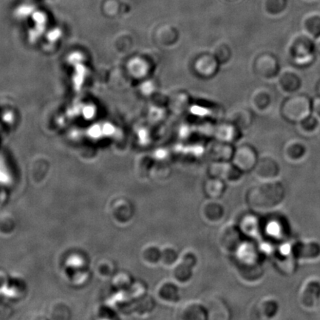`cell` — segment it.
<instances>
[{
	"mask_svg": "<svg viewBox=\"0 0 320 320\" xmlns=\"http://www.w3.org/2000/svg\"><path fill=\"white\" fill-rule=\"evenodd\" d=\"M284 190L280 183L268 182L256 186L247 193V203L254 208H271L281 203Z\"/></svg>",
	"mask_w": 320,
	"mask_h": 320,
	"instance_id": "obj_1",
	"label": "cell"
},
{
	"mask_svg": "<svg viewBox=\"0 0 320 320\" xmlns=\"http://www.w3.org/2000/svg\"><path fill=\"white\" fill-rule=\"evenodd\" d=\"M315 42L307 33L296 34L290 41L288 54L297 66L311 65L315 58Z\"/></svg>",
	"mask_w": 320,
	"mask_h": 320,
	"instance_id": "obj_2",
	"label": "cell"
},
{
	"mask_svg": "<svg viewBox=\"0 0 320 320\" xmlns=\"http://www.w3.org/2000/svg\"><path fill=\"white\" fill-rule=\"evenodd\" d=\"M312 113V100L305 94L289 96L283 102L281 113L286 120L299 123Z\"/></svg>",
	"mask_w": 320,
	"mask_h": 320,
	"instance_id": "obj_3",
	"label": "cell"
},
{
	"mask_svg": "<svg viewBox=\"0 0 320 320\" xmlns=\"http://www.w3.org/2000/svg\"><path fill=\"white\" fill-rule=\"evenodd\" d=\"M109 214L112 221L118 226H128L134 217V206L126 197H118L111 202Z\"/></svg>",
	"mask_w": 320,
	"mask_h": 320,
	"instance_id": "obj_4",
	"label": "cell"
},
{
	"mask_svg": "<svg viewBox=\"0 0 320 320\" xmlns=\"http://www.w3.org/2000/svg\"><path fill=\"white\" fill-rule=\"evenodd\" d=\"M254 71L257 76L264 79H271L278 76L280 63L277 56L268 52L261 53L254 61Z\"/></svg>",
	"mask_w": 320,
	"mask_h": 320,
	"instance_id": "obj_5",
	"label": "cell"
},
{
	"mask_svg": "<svg viewBox=\"0 0 320 320\" xmlns=\"http://www.w3.org/2000/svg\"><path fill=\"white\" fill-rule=\"evenodd\" d=\"M232 163L243 172L252 170L257 164L258 157L257 151L252 146L245 144L234 150Z\"/></svg>",
	"mask_w": 320,
	"mask_h": 320,
	"instance_id": "obj_6",
	"label": "cell"
},
{
	"mask_svg": "<svg viewBox=\"0 0 320 320\" xmlns=\"http://www.w3.org/2000/svg\"><path fill=\"white\" fill-rule=\"evenodd\" d=\"M219 245L226 252H235L241 244L240 230L235 225L223 226L218 234Z\"/></svg>",
	"mask_w": 320,
	"mask_h": 320,
	"instance_id": "obj_7",
	"label": "cell"
},
{
	"mask_svg": "<svg viewBox=\"0 0 320 320\" xmlns=\"http://www.w3.org/2000/svg\"><path fill=\"white\" fill-rule=\"evenodd\" d=\"M210 177L219 178L229 182H235L241 177L243 171L229 162L214 161L207 169Z\"/></svg>",
	"mask_w": 320,
	"mask_h": 320,
	"instance_id": "obj_8",
	"label": "cell"
},
{
	"mask_svg": "<svg viewBox=\"0 0 320 320\" xmlns=\"http://www.w3.org/2000/svg\"><path fill=\"white\" fill-rule=\"evenodd\" d=\"M156 297L159 301L166 305H176L181 300L180 285L173 280L162 282L156 288Z\"/></svg>",
	"mask_w": 320,
	"mask_h": 320,
	"instance_id": "obj_9",
	"label": "cell"
},
{
	"mask_svg": "<svg viewBox=\"0 0 320 320\" xmlns=\"http://www.w3.org/2000/svg\"><path fill=\"white\" fill-rule=\"evenodd\" d=\"M200 216L208 224H218L224 218V207L218 200L207 199L200 207Z\"/></svg>",
	"mask_w": 320,
	"mask_h": 320,
	"instance_id": "obj_10",
	"label": "cell"
},
{
	"mask_svg": "<svg viewBox=\"0 0 320 320\" xmlns=\"http://www.w3.org/2000/svg\"><path fill=\"white\" fill-rule=\"evenodd\" d=\"M176 318L180 320H207L206 307L200 301H187L177 310Z\"/></svg>",
	"mask_w": 320,
	"mask_h": 320,
	"instance_id": "obj_11",
	"label": "cell"
},
{
	"mask_svg": "<svg viewBox=\"0 0 320 320\" xmlns=\"http://www.w3.org/2000/svg\"><path fill=\"white\" fill-rule=\"evenodd\" d=\"M207 320H226L230 318V312L226 302L219 297H213L205 302Z\"/></svg>",
	"mask_w": 320,
	"mask_h": 320,
	"instance_id": "obj_12",
	"label": "cell"
},
{
	"mask_svg": "<svg viewBox=\"0 0 320 320\" xmlns=\"http://www.w3.org/2000/svg\"><path fill=\"white\" fill-rule=\"evenodd\" d=\"M278 84L283 92L294 94L301 86V79L298 74L291 69H285L278 75Z\"/></svg>",
	"mask_w": 320,
	"mask_h": 320,
	"instance_id": "obj_13",
	"label": "cell"
},
{
	"mask_svg": "<svg viewBox=\"0 0 320 320\" xmlns=\"http://www.w3.org/2000/svg\"><path fill=\"white\" fill-rule=\"evenodd\" d=\"M256 174L264 179H271L279 174L280 167L275 159L270 156H264L257 160L255 167Z\"/></svg>",
	"mask_w": 320,
	"mask_h": 320,
	"instance_id": "obj_14",
	"label": "cell"
},
{
	"mask_svg": "<svg viewBox=\"0 0 320 320\" xmlns=\"http://www.w3.org/2000/svg\"><path fill=\"white\" fill-rule=\"evenodd\" d=\"M203 188L207 199L218 200L226 191V182L219 178L209 176L203 183Z\"/></svg>",
	"mask_w": 320,
	"mask_h": 320,
	"instance_id": "obj_15",
	"label": "cell"
},
{
	"mask_svg": "<svg viewBox=\"0 0 320 320\" xmlns=\"http://www.w3.org/2000/svg\"><path fill=\"white\" fill-rule=\"evenodd\" d=\"M193 270L190 266L179 260L171 268L172 280L179 285L188 284L193 278Z\"/></svg>",
	"mask_w": 320,
	"mask_h": 320,
	"instance_id": "obj_16",
	"label": "cell"
},
{
	"mask_svg": "<svg viewBox=\"0 0 320 320\" xmlns=\"http://www.w3.org/2000/svg\"><path fill=\"white\" fill-rule=\"evenodd\" d=\"M142 263L149 267H154L160 264L161 247L156 244H148L142 247L140 252Z\"/></svg>",
	"mask_w": 320,
	"mask_h": 320,
	"instance_id": "obj_17",
	"label": "cell"
},
{
	"mask_svg": "<svg viewBox=\"0 0 320 320\" xmlns=\"http://www.w3.org/2000/svg\"><path fill=\"white\" fill-rule=\"evenodd\" d=\"M234 152L230 143L226 142H218L210 149V155L214 161L229 162L232 159Z\"/></svg>",
	"mask_w": 320,
	"mask_h": 320,
	"instance_id": "obj_18",
	"label": "cell"
},
{
	"mask_svg": "<svg viewBox=\"0 0 320 320\" xmlns=\"http://www.w3.org/2000/svg\"><path fill=\"white\" fill-rule=\"evenodd\" d=\"M251 102L257 111L264 112L272 103V96L267 88H258L253 93Z\"/></svg>",
	"mask_w": 320,
	"mask_h": 320,
	"instance_id": "obj_19",
	"label": "cell"
},
{
	"mask_svg": "<svg viewBox=\"0 0 320 320\" xmlns=\"http://www.w3.org/2000/svg\"><path fill=\"white\" fill-rule=\"evenodd\" d=\"M134 278L131 273L126 271H116L111 278V284L115 291L128 290Z\"/></svg>",
	"mask_w": 320,
	"mask_h": 320,
	"instance_id": "obj_20",
	"label": "cell"
},
{
	"mask_svg": "<svg viewBox=\"0 0 320 320\" xmlns=\"http://www.w3.org/2000/svg\"><path fill=\"white\" fill-rule=\"evenodd\" d=\"M180 257V252L174 246L167 245L161 247L160 264L165 268H171L179 262Z\"/></svg>",
	"mask_w": 320,
	"mask_h": 320,
	"instance_id": "obj_21",
	"label": "cell"
},
{
	"mask_svg": "<svg viewBox=\"0 0 320 320\" xmlns=\"http://www.w3.org/2000/svg\"><path fill=\"white\" fill-rule=\"evenodd\" d=\"M252 112L248 109H240L233 112L230 116V122L239 129H246L251 126L253 122Z\"/></svg>",
	"mask_w": 320,
	"mask_h": 320,
	"instance_id": "obj_22",
	"label": "cell"
},
{
	"mask_svg": "<svg viewBox=\"0 0 320 320\" xmlns=\"http://www.w3.org/2000/svg\"><path fill=\"white\" fill-rule=\"evenodd\" d=\"M155 300L151 296L147 295L142 297L133 302V314L139 317L148 316L154 310Z\"/></svg>",
	"mask_w": 320,
	"mask_h": 320,
	"instance_id": "obj_23",
	"label": "cell"
},
{
	"mask_svg": "<svg viewBox=\"0 0 320 320\" xmlns=\"http://www.w3.org/2000/svg\"><path fill=\"white\" fill-rule=\"evenodd\" d=\"M302 26L305 33L313 38H317L320 36V15L318 14H311L305 17L302 22Z\"/></svg>",
	"mask_w": 320,
	"mask_h": 320,
	"instance_id": "obj_24",
	"label": "cell"
},
{
	"mask_svg": "<svg viewBox=\"0 0 320 320\" xmlns=\"http://www.w3.org/2000/svg\"><path fill=\"white\" fill-rule=\"evenodd\" d=\"M306 152L305 145L299 140H291L284 147V153L291 160H298L303 157Z\"/></svg>",
	"mask_w": 320,
	"mask_h": 320,
	"instance_id": "obj_25",
	"label": "cell"
},
{
	"mask_svg": "<svg viewBox=\"0 0 320 320\" xmlns=\"http://www.w3.org/2000/svg\"><path fill=\"white\" fill-rule=\"evenodd\" d=\"M129 297L133 300V301L139 300L142 297L148 294V286L147 284L143 281L141 280H133L131 286L126 290Z\"/></svg>",
	"mask_w": 320,
	"mask_h": 320,
	"instance_id": "obj_26",
	"label": "cell"
},
{
	"mask_svg": "<svg viewBox=\"0 0 320 320\" xmlns=\"http://www.w3.org/2000/svg\"><path fill=\"white\" fill-rule=\"evenodd\" d=\"M117 271L116 263L112 260H100L97 266L98 274L102 278L111 279Z\"/></svg>",
	"mask_w": 320,
	"mask_h": 320,
	"instance_id": "obj_27",
	"label": "cell"
},
{
	"mask_svg": "<svg viewBox=\"0 0 320 320\" xmlns=\"http://www.w3.org/2000/svg\"><path fill=\"white\" fill-rule=\"evenodd\" d=\"M264 5L268 14L277 15L286 8L287 0H264Z\"/></svg>",
	"mask_w": 320,
	"mask_h": 320,
	"instance_id": "obj_28",
	"label": "cell"
},
{
	"mask_svg": "<svg viewBox=\"0 0 320 320\" xmlns=\"http://www.w3.org/2000/svg\"><path fill=\"white\" fill-rule=\"evenodd\" d=\"M170 175V170L167 166H163V165L154 166L153 165L149 177H152V179L155 181L163 182L166 181Z\"/></svg>",
	"mask_w": 320,
	"mask_h": 320,
	"instance_id": "obj_29",
	"label": "cell"
},
{
	"mask_svg": "<svg viewBox=\"0 0 320 320\" xmlns=\"http://www.w3.org/2000/svg\"><path fill=\"white\" fill-rule=\"evenodd\" d=\"M239 128L236 126L234 124L230 122L227 126H223L222 128L221 138L223 142H228L231 143L233 141L236 140L239 137Z\"/></svg>",
	"mask_w": 320,
	"mask_h": 320,
	"instance_id": "obj_30",
	"label": "cell"
},
{
	"mask_svg": "<svg viewBox=\"0 0 320 320\" xmlns=\"http://www.w3.org/2000/svg\"><path fill=\"white\" fill-rule=\"evenodd\" d=\"M300 129L306 133H314L319 126V121L316 116L309 115L299 122Z\"/></svg>",
	"mask_w": 320,
	"mask_h": 320,
	"instance_id": "obj_31",
	"label": "cell"
},
{
	"mask_svg": "<svg viewBox=\"0 0 320 320\" xmlns=\"http://www.w3.org/2000/svg\"><path fill=\"white\" fill-rule=\"evenodd\" d=\"M153 166L151 159L146 158L141 159V161L137 163V167H136L138 177L142 178V180L149 177Z\"/></svg>",
	"mask_w": 320,
	"mask_h": 320,
	"instance_id": "obj_32",
	"label": "cell"
},
{
	"mask_svg": "<svg viewBox=\"0 0 320 320\" xmlns=\"http://www.w3.org/2000/svg\"><path fill=\"white\" fill-rule=\"evenodd\" d=\"M180 261L194 269L198 264V257L194 251L189 249L180 253Z\"/></svg>",
	"mask_w": 320,
	"mask_h": 320,
	"instance_id": "obj_33",
	"label": "cell"
},
{
	"mask_svg": "<svg viewBox=\"0 0 320 320\" xmlns=\"http://www.w3.org/2000/svg\"><path fill=\"white\" fill-rule=\"evenodd\" d=\"M216 53H217L216 57H217V60L223 63L227 62L231 56V51L229 47L226 45H222L218 47Z\"/></svg>",
	"mask_w": 320,
	"mask_h": 320,
	"instance_id": "obj_34",
	"label": "cell"
},
{
	"mask_svg": "<svg viewBox=\"0 0 320 320\" xmlns=\"http://www.w3.org/2000/svg\"><path fill=\"white\" fill-rule=\"evenodd\" d=\"M312 112L320 117V96L316 97L312 101Z\"/></svg>",
	"mask_w": 320,
	"mask_h": 320,
	"instance_id": "obj_35",
	"label": "cell"
},
{
	"mask_svg": "<svg viewBox=\"0 0 320 320\" xmlns=\"http://www.w3.org/2000/svg\"><path fill=\"white\" fill-rule=\"evenodd\" d=\"M315 48L316 51L320 54V37H318V38H316Z\"/></svg>",
	"mask_w": 320,
	"mask_h": 320,
	"instance_id": "obj_36",
	"label": "cell"
},
{
	"mask_svg": "<svg viewBox=\"0 0 320 320\" xmlns=\"http://www.w3.org/2000/svg\"><path fill=\"white\" fill-rule=\"evenodd\" d=\"M317 94H318L319 96H320V82H318V84H317Z\"/></svg>",
	"mask_w": 320,
	"mask_h": 320,
	"instance_id": "obj_37",
	"label": "cell"
}]
</instances>
